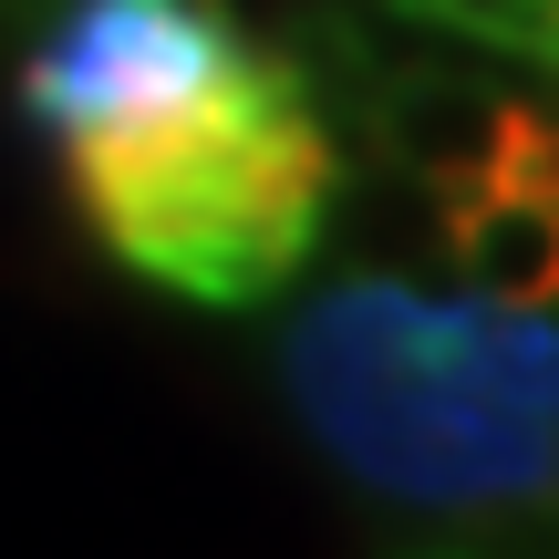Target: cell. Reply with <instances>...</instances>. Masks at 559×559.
<instances>
[{
  "label": "cell",
  "instance_id": "cell-2",
  "mask_svg": "<svg viewBox=\"0 0 559 559\" xmlns=\"http://www.w3.org/2000/svg\"><path fill=\"white\" fill-rule=\"evenodd\" d=\"M73 207L135 280L187 300H270L290 290V270L321 249L332 228V187H342V145L311 115L290 62H270L260 83H239L228 104L156 135H115V145H62Z\"/></svg>",
  "mask_w": 559,
  "mask_h": 559
},
{
  "label": "cell",
  "instance_id": "cell-4",
  "mask_svg": "<svg viewBox=\"0 0 559 559\" xmlns=\"http://www.w3.org/2000/svg\"><path fill=\"white\" fill-rule=\"evenodd\" d=\"M362 124H373L383 166L425 177L436 198H466L477 177H498L519 104L487 94V83H466V73H445V62H404V73H383V83H373Z\"/></svg>",
  "mask_w": 559,
  "mask_h": 559
},
{
  "label": "cell",
  "instance_id": "cell-3",
  "mask_svg": "<svg viewBox=\"0 0 559 559\" xmlns=\"http://www.w3.org/2000/svg\"><path fill=\"white\" fill-rule=\"evenodd\" d=\"M280 52L239 41L218 0H73L21 62V115L52 145H115L228 104Z\"/></svg>",
  "mask_w": 559,
  "mask_h": 559
},
{
  "label": "cell",
  "instance_id": "cell-1",
  "mask_svg": "<svg viewBox=\"0 0 559 559\" xmlns=\"http://www.w3.org/2000/svg\"><path fill=\"white\" fill-rule=\"evenodd\" d=\"M280 394L311 445L383 508L477 519L559 508V425L508 404L445 332V300L404 280H332L280 321Z\"/></svg>",
  "mask_w": 559,
  "mask_h": 559
},
{
  "label": "cell",
  "instance_id": "cell-5",
  "mask_svg": "<svg viewBox=\"0 0 559 559\" xmlns=\"http://www.w3.org/2000/svg\"><path fill=\"white\" fill-rule=\"evenodd\" d=\"M549 11H559V0H549Z\"/></svg>",
  "mask_w": 559,
  "mask_h": 559
}]
</instances>
